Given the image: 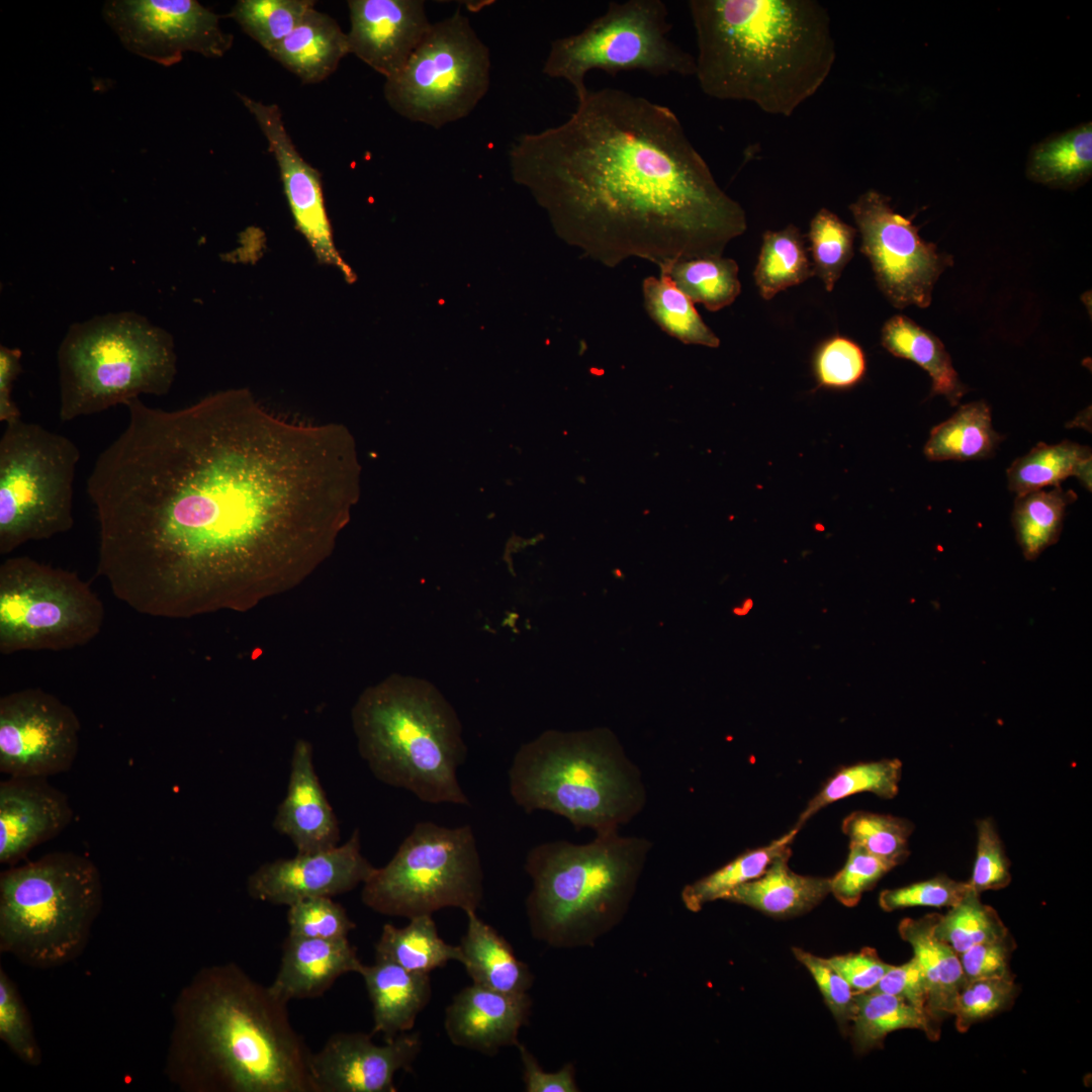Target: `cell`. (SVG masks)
Here are the masks:
<instances>
[{
  "mask_svg": "<svg viewBox=\"0 0 1092 1092\" xmlns=\"http://www.w3.org/2000/svg\"><path fill=\"white\" fill-rule=\"evenodd\" d=\"M467 928L461 939L462 965L473 984L505 993H527L533 976L511 944L476 911H466Z\"/></svg>",
  "mask_w": 1092,
  "mask_h": 1092,
  "instance_id": "f546056e",
  "label": "cell"
},
{
  "mask_svg": "<svg viewBox=\"0 0 1092 1092\" xmlns=\"http://www.w3.org/2000/svg\"><path fill=\"white\" fill-rule=\"evenodd\" d=\"M523 1068L524 1083L527 1092H576L578 1091L574 1080V1069L571 1064L563 1066L559 1071L546 1073L543 1071L533 1055L522 1044L518 1043Z\"/></svg>",
  "mask_w": 1092,
  "mask_h": 1092,
  "instance_id": "91938a15",
  "label": "cell"
},
{
  "mask_svg": "<svg viewBox=\"0 0 1092 1092\" xmlns=\"http://www.w3.org/2000/svg\"><path fill=\"white\" fill-rule=\"evenodd\" d=\"M87 493L97 573L135 612L176 618L225 604L248 576L306 568L331 547L357 493L352 439L291 422L245 389L176 411L128 401Z\"/></svg>",
  "mask_w": 1092,
  "mask_h": 1092,
  "instance_id": "6da1fadb",
  "label": "cell"
},
{
  "mask_svg": "<svg viewBox=\"0 0 1092 1092\" xmlns=\"http://www.w3.org/2000/svg\"><path fill=\"white\" fill-rule=\"evenodd\" d=\"M362 963L348 937L316 939L287 934L279 968L269 985L285 1002L325 994L343 975L358 973Z\"/></svg>",
  "mask_w": 1092,
  "mask_h": 1092,
  "instance_id": "d4e9b609",
  "label": "cell"
},
{
  "mask_svg": "<svg viewBox=\"0 0 1092 1092\" xmlns=\"http://www.w3.org/2000/svg\"><path fill=\"white\" fill-rule=\"evenodd\" d=\"M1001 440L993 429L989 405L974 401L933 427L923 452L931 461L983 459L993 454Z\"/></svg>",
  "mask_w": 1092,
  "mask_h": 1092,
  "instance_id": "836d02e7",
  "label": "cell"
},
{
  "mask_svg": "<svg viewBox=\"0 0 1092 1092\" xmlns=\"http://www.w3.org/2000/svg\"><path fill=\"white\" fill-rule=\"evenodd\" d=\"M642 293L648 315L667 335L686 345L719 347L717 335L666 272L659 271L658 277H646L642 282Z\"/></svg>",
  "mask_w": 1092,
  "mask_h": 1092,
  "instance_id": "74e56055",
  "label": "cell"
},
{
  "mask_svg": "<svg viewBox=\"0 0 1092 1092\" xmlns=\"http://www.w3.org/2000/svg\"><path fill=\"white\" fill-rule=\"evenodd\" d=\"M841 829L850 842L894 867L909 856V838L914 824L905 818L868 811H854L842 821Z\"/></svg>",
  "mask_w": 1092,
  "mask_h": 1092,
  "instance_id": "bcb514c9",
  "label": "cell"
},
{
  "mask_svg": "<svg viewBox=\"0 0 1092 1092\" xmlns=\"http://www.w3.org/2000/svg\"><path fill=\"white\" fill-rule=\"evenodd\" d=\"M1076 498L1075 491L1063 489L1060 485L1016 496L1011 520L1017 543L1026 560H1035L1058 542L1066 509Z\"/></svg>",
  "mask_w": 1092,
  "mask_h": 1092,
  "instance_id": "8d00e7d4",
  "label": "cell"
},
{
  "mask_svg": "<svg viewBox=\"0 0 1092 1092\" xmlns=\"http://www.w3.org/2000/svg\"><path fill=\"white\" fill-rule=\"evenodd\" d=\"M102 14L125 49L166 67L186 52L219 58L233 46L220 16L195 0H111Z\"/></svg>",
  "mask_w": 1092,
  "mask_h": 1092,
  "instance_id": "2e32d148",
  "label": "cell"
},
{
  "mask_svg": "<svg viewBox=\"0 0 1092 1092\" xmlns=\"http://www.w3.org/2000/svg\"><path fill=\"white\" fill-rule=\"evenodd\" d=\"M372 1034L337 1032L311 1053L314 1092H395L394 1075L410 1070L422 1046L420 1034L401 1033L383 1045Z\"/></svg>",
  "mask_w": 1092,
  "mask_h": 1092,
  "instance_id": "d6986e66",
  "label": "cell"
},
{
  "mask_svg": "<svg viewBox=\"0 0 1092 1092\" xmlns=\"http://www.w3.org/2000/svg\"><path fill=\"white\" fill-rule=\"evenodd\" d=\"M508 777L525 812H552L596 834L618 831L647 800L640 769L606 728L547 730L519 748Z\"/></svg>",
  "mask_w": 1092,
  "mask_h": 1092,
  "instance_id": "52a82bcc",
  "label": "cell"
},
{
  "mask_svg": "<svg viewBox=\"0 0 1092 1092\" xmlns=\"http://www.w3.org/2000/svg\"><path fill=\"white\" fill-rule=\"evenodd\" d=\"M652 845L612 831L587 843L555 840L530 849L526 910L533 936L555 947L592 945L625 915Z\"/></svg>",
  "mask_w": 1092,
  "mask_h": 1092,
  "instance_id": "8992f818",
  "label": "cell"
},
{
  "mask_svg": "<svg viewBox=\"0 0 1092 1092\" xmlns=\"http://www.w3.org/2000/svg\"><path fill=\"white\" fill-rule=\"evenodd\" d=\"M375 959L392 962L401 968L422 974L444 967L450 961L462 963L460 945L444 941L432 915L410 919L401 928L385 923L375 944Z\"/></svg>",
  "mask_w": 1092,
  "mask_h": 1092,
  "instance_id": "e575fe53",
  "label": "cell"
},
{
  "mask_svg": "<svg viewBox=\"0 0 1092 1092\" xmlns=\"http://www.w3.org/2000/svg\"><path fill=\"white\" fill-rule=\"evenodd\" d=\"M531 999L527 993H505L477 984L463 988L445 1011L444 1026L450 1041L493 1056L499 1049L518 1045Z\"/></svg>",
  "mask_w": 1092,
  "mask_h": 1092,
  "instance_id": "7402d4cb",
  "label": "cell"
},
{
  "mask_svg": "<svg viewBox=\"0 0 1092 1092\" xmlns=\"http://www.w3.org/2000/svg\"><path fill=\"white\" fill-rule=\"evenodd\" d=\"M816 388L850 389L867 372V358L861 347L849 338L834 335L816 348L812 358Z\"/></svg>",
  "mask_w": 1092,
  "mask_h": 1092,
  "instance_id": "7dc6e473",
  "label": "cell"
},
{
  "mask_svg": "<svg viewBox=\"0 0 1092 1092\" xmlns=\"http://www.w3.org/2000/svg\"><path fill=\"white\" fill-rule=\"evenodd\" d=\"M21 351L0 346V421L5 425L21 419L12 399L13 383L21 372Z\"/></svg>",
  "mask_w": 1092,
  "mask_h": 1092,
  "instance_id": "94428289",
  "label": "cell"
},
{
  "mask_svg": "<svg viewBox=\"0 0 1092 1092\" xmlns=\"http://www.w3.org/2000/svg\"><path fill=\"white\" fill-rule=\"evenodd\" d=\"M101 875L87 856L51 852L0 875V951L36 969L85 948L102 909Z\"/></svg>",
  "mask_w": 1092,
  "mask_h": 1092,
  "instance_id": "9c48e42d",
  "label": "cell"
},
{
  "mask_svg": "<svg viewBox=\"0 0 1092 1092\" xmlns=\"http://www.w3.org/2000/svg\"><path fill=\"white\" fill-rule=\"evenodd\" d=\"M1092 171V126L1087 123L1038 144L1031 152L1027 174L1039 183L1072 187Z\"/></svg>",
  "mask_w": 1092,
  "mask_h": 1092,
  "instance_id": "f35d334b",
  "label": "cell"
},
{
  "mask_svg": "<svg viewBox=\"0 0 1092 1092\" xmlns=\"http://www.w3.org/2000/svg\"><path fill=\"white\" fill-rule=\"evenodd\" d=\"M483 871L470 825L417 823L391 859L363 884L362 902L388 916L413 918L447 907L476 911Z\"/></svg>",
  "mask_w": 1092,
  "mask_h": 1092,
  "instance_id": "30bf717a",
  "label": "cell"
},
{
  "mask_svg": "<svg viewBox=\"0 0 1092 1092\" xmlns=\"http://www.w3.org/2000/svg\"><path fill=\"white\" fill-rule=\"evenodd\" d=\"M1091 463L1088 446L1067 440L1054 445L1038 443L1011 463L1006 471L1008 488L1021 495L1060 485L1066 478L1076 476L1090 490Z\"/></svg>",
  "mask_w": 1092,
  "mask_h": 1092,
  "instance_id": "d6a6232c",
  "label": "cell"
},
{
  "mask_svg": "<svg viewBox=\"0 0 1092 1092\" xmlns=\"http://www.w3.org/2000/svg\"><path fill=\"white\" fill-rule=\"evenodd\" d=\"M857 230L836 213L822 207L810 221L808 241L814 273L827 291H832L853 257Z\"/></svg>",
  "mask_w": 1092,
  "mask_h": 1092,
  "instance_id": "ee69618b",
  "label": "cell"
},
{
  "mask_svg": "<svg viewBox=\"0 0 1092 1092\" xmlns=\"http://www.w3.org/2000/svg\"><path fill=\"white\" fill-rule=\"evenodd\" d=\"M312 7L311 0H240L229 16L269 53Z\"/></svg>",
  "mask_w": 1092,
  "mask_h": 1092,
  "instance_id": "f6af8a7d",
  "label": "cell"
},
{
  "mask_svg": "<svg viewBox=\"0 0 1092 1092\" xmlns=\"http://www.w3.org/2000/svg\"><path fill=\"white\" fill-rule=\"evenodd\" d=\"M490 54L459 11L432 22L395 76L385 79L387 104L400 116L434 128L466 117L490 86Z\"/></svg>",
  "mask_w": 1092,
  "mask_h": 1092,
  "instance_id": "5bb4252c",
  "label": "cell"
},
{
  "mask_svg": "<svg viewBox=\"0 0 1092 1092\" xmlns=\"http://www.w3.org/2000/svg\"><path fill=\"white\" fill-rule=\"evenodd\" d=\"M239 98L254 116L275 157L296 229L302 232L323 229L329 216L321 174L299 155L284 126L280 108L243 94Z\"/></svg>",
  "mask_w": 1092,
  "mask_h": 1092,
  "instance_id": "cb8c5ba5",
  "label": "cell"
},
{
  "mask_svg": "<svg viewBox=\"0 0 1092 1092\" xmlns=\"http://www.w3.org/2000/svg\"><path fill=\"white\" fill-rule=\"evenodd\" d=\"M1016 944L1007 935L977 944L960 953V961L967 982L986 978L1013 977L1009 962Z\"/></svg>",
  "mask_w": 1092,
  "mask_h": 1092,
  "instance_id": "9f6ffc18",
  "label": "cell"
},
{
  "mask_svg": "<svg viewBox=\"0 0 1092 1092\" xmlns=\"http://www.w3.org/2000/svg\"><path fill=\"white\" fill-rule=\"evenodd\" d=\"M935 933L959 954L977 944L1001 938L1009 933L994 908L984 904L971 888L956 905L938 914Z\"/></svg>",
  "mask_w": 1092,
  "mask_h": 1092,
  "instance_id": "7bdbcfd3",
  "label": "cell"
},
{
  "mask_svg": "<svg viewBox=\"0 0 1092 1092\" xmlns=\"http://www.w3.org/2000/svg\"><path fill=\"white\" fill-rule=\"evenodd\" d=\"M695 76L715 99L791 116L836 59L827 9L814 0H691Z\"/></svg>",
  "mask_w": 1092,
  "mask_h": 1092,
  "instance_id": "277c9868",
  "label": "cell"
},
{
  "mask_svg": "<svg viewBox=\"0 0 1092 1092\" xmlns=\"http://www.w3.org/2000/svg\"><path fill=\"white\" fill-rule=\"evenodd\" d=\"M349 50L389 79L398 74L432 22L423 0H350Z\"/></svg>",
  "mask_w": 1092,
  "mask_h": 1092,
  "instance_id": "ffe728a7",
  "label": "cell"
},
{
  "mask_svg": "<svg viewBox=\"0 0 1092 1092\" xmlns=\"http://www.w3.org/2000/svg\"><path fill=\"white\" fill-rule=\"evenodd\" d=\"M304 84H316L350 54L347 33L330 15L310 8L298 25L268 53Z\"/></svg>",
  "mask_w": 1092,
  "mask_h": 1092,
  "instance_id": "83f0119b",
  "label": "cell"
},
{
  "mask_svg": "<svg viewBox=\"0 0 1092 1092\" xmlns=\"http://www.w3.org/2000/svg\"><path fill=\"white\" fill-rule=\"evenodd\" d=\"M827 960L855 993L872 990L892 967L870 947Z\"/></svg>",
  "mask_w": 1092,
  "mask_h": 1092,
  "instance_id": "680465c9",
  "label": "cell"
},
{
  "mask_svg": "<svg viewBox=\"0 0 1092 1092\" xmlns=\"http://www.w3.org/2000/svg\"><path fill=\"white\" fill-rule=\"evenodd\" d=\"M870 991L898 996L933 1020L928 1011L929 994L926 978L914 957L903 965L892 966Z\"/></svg>",
  "mask_w": 1092,
  "mask_h": 1092,
  "instance_id": "6f0895ef",
  "label": "cell"
},
{
  "mask_svg": "<svg viewBox=\"0 0 1092 1092\" xmlns=\"http://www.w3.org/2000/svg\"><path fill=\"white\" fill-rule=\"evenodd\" d=\"M1018 993L1013 977L968 981L957 999L953 1016L960 1032L1009 1008Z\"/></svg>",
  "mask_w": 1092,
  "mask_h": 1092,
  "instance_id": "681fc988",
  "label": "cell"
},
{
  "mask_svg": "<svg viewBox=\"0 0 1092 1092\" xmlns=\"http://www.w3.org/2000/svg\"><path fill=\"white\" fill-rule=\"evenodd\" d=\"M104 622L100 598L75 572L28 556L0 565V652L63 651L91 642Z\"/></svg>",
  "mask_w": 1092,
  "mask_h": 1092,
  "instance_id": "4fadbf2b",
  "label": "cell"
},
{
  "mask_svg": "<svg viewBox=\"0 0 1092 1092\" xmlns=\"http://www.w3.org/2000/svg\"><path fill=\"white\" fill-rule=\"evenodd\" d=\"M362 854L360 832L331 849L296 853L267 861L247 879V892L255 900L290 906L314 897H334L355 889L374 872Z\"/></svg>",
  "mask_w": 1092,
  "mask_h": 1092,
  "instance_id": "ac0fdd59",
  "label": "cell"
},
{
  "mask_svg": "<svg viewBox=\"0 0 1092 1092\" xmlns=\"http://www.w3.org/2000/svg\"><path fill=\"white\" fill-rule=\"evenodd\" d=\"M288 1003L240 966L204 967L172 1007L165 1073L184 1092H314Z\"/></svg>",
  "mask_w": 1092,
  "mask_h": 1092,
  "instance_id": "3957f363",
  "label": "cell"
},
{
  "mask_svg": "<svg viewBox=\"0 0 1092 1092\" xmlns=\"http://www.w3.org/2000/svg\"><path fill=\"white\" fill-rule=\"evenodd\" d=\"M509 163L556 233L606 267L722 256L747 229L676 114L622 89L588 90L563 123L519 135Z\"/></svg>",
  "mask_w": 1092,
  "mask_h": 1092,
  "instance_id": "7a4b0ae2",
  "label": "cell"
},
{
  "mask_svg": "<svg viewBox=\"0 0 1092 1092\" xmlns=\"http://www.w3.org/2000/svg\"><path fill=\"white\" fill-rule=\"evenodd\" d=\"M361 757L380 782L430 804L470 805L457 777L467 748L452 705L430 681L394 676L353 711Z\"/></svg>",
  "mask_w": 1092,
  "mask_h": 1092,
  "instance_id": "5b68a950",
  "label": "cell"
},
{
  "mask_svg": "<svg viewBox=\"0 0 1092 1092\" xmlns=\"http://www.w3.org/2000/svg\"><path fill=\"white\" fill-rule=\"evenodd\" d=\"M902 762L897 758L858 762L838 769L808 802L795 827L804 823L827 805L849 796L870 792L884 799L899 791Z\"/></svg>",
  "mask_w": 1092,
  "mask_h": 1092,
  "instance_id": "60d3db41",
  "label": "cell"
},
{
  "mask_svg": "<svg viewBox=\"0 0 1092 1092\" xmlns=\"http://www.w3.org/2000/svg\"><path fill=\"white\" fill-rule=\"evenodd\" d=\"M894 868L860 845L849 842V852L843 868L830 878V894L844 906L853 907L864 892L873 889L880 879Z\"/></svg>",
  "mask_w": 1092,
  "mask_h": 1092,
  "instance_id": "f5cc1de1",
  "label": "cell"
},
{
  "mask_svg": "<svg viewBox=\"0 0 1092 1092\" xmlns=\"http://www.w3.org/2000/svg\"><path fill=\"white\" fill-rule=\"evenodd\" d=\"M80 730L74 710L40 688L2 696L1 772L48 778L69 770L78 754Z\"/></svg>",
  "mask_w": 1092,
  "mask_h": 1092,
  "instance_id": "e0dca14e",
  "label": "cell"
},
{
  "mask_svg": "<svg viewBox=\"0 0 1092 1092\" xmlns=\"http://www.w3.org/2000/svg\"><path fill=\"white\" fill-rule=\"evenodd\" d=\"M938 914L905 918L899 933L913 949L928 986V1011L933 1020L952 1015L960 992L967 983L959 953L935 933Z\"/></svg>",
  "mask_w": 1092,
  "mask_h": 1092,
  "instance_id": "f1b7e54d",
  "label": "cell"
},
{
  "mask_svg": "<svg viewBox=\"0 0 1092 1092\" xmlns=\"http://www.w3.org/2000/svg\"><path fill=\"white\" fill-rule=\"evenodd\" d=\"M799 830L794 826L767 845L746 850L725 866L687 885L681 891L686 908L698 912L705 904L723 900L736 887L760 877L777 856L791 850V843Z\"/></svg>",
  "mask_w": 1092,
  "mask_h": 1092,
  "instance_id": "ab89813d",
  "label": "cell"
},
{
  "mask_svg": "<svg viewBox=\"0 0 1092 1092\" xmlns=\"http://www.w3.org/2000/svg\"><path fill=\"white\" fill-rule=\"evenodd\" d=\"M791 853L777 856L760 877L736 887L723 900L780 919L812 910L830 894V878L793 872L788 864Z\"/></svg>",
  "mask_w": 1092,
  "mask_h": 1092,
  "instance_id": "4316f807",
  "label": "cell"
},
{
  "mask_svg": "<svg viewBox=\"0 0 1092 1092\" xmlns=\"http://www.w3.org/2000/svg\"><path fill=\"white\" fill-rule=\"evenodd\" d=\"M667 16L661 0L610 2L581 31L552 41L542 72L567 81L576 100L589 90L585 77L595 70L695 76V57L669 39Z\"/></svg>",
  "mask_w": 1092,
  "mask_h": 1092,
  "instance_id": "7c38bea8",
  "label": "cell"
},
{
  "mask_svg": "<svg viewBox=\"0 0 1092 1092\" xmlns=\"http://www.w3.org/2000/svg\"><path fill=\"white\" fill-rule=\"evenodd\" d=\"M805 236L794 224L766 231L753 271L760 296L772 299L779 292L815 276Z\"/></svg>",
  "mask_w": 1092,
  "mask_h": 1092,
  "instance_id": "d590c367",
  "label": "cell"
},
{
  "mask_svg": "<svg viewBox=\"0 0 1092 1092\" xmlns=\"http://www.w3.org/2000/svg\"><path fill=\"white\" fill-rule=\"evenodd\" d=\"M970 887L946 876H937L896 889H887L879 896L880 907L887 912L909 907H951L962 900Z\"/></svg>",
  "mask_w": 1092,
  "mask_h": 1092,
  "instance_id": "db71d44e",
  "label": "cell"
},
{
  "mask_svg": "<svg viewBox=\"0 0 1092 1092\" xmlns=\"http://www.w3.org/2000/svg\"><path fill=\"white\" fill-rule=\"evenodd\" d=\"M273 828L291 840L297 853L339 845V821L316 775L312 747L305 740H298L293 748L286 794Z\"/></svg>",
  "mask_w": 1092,
  "mask_h": 1092,
  "instance_id": "603a6c76",
  "label": "cell"
},
{
  "mask_svg": "<svg viewBox=\"0 0 1092 1092\" xmlns=\"http://www.w3.org/2000/svg\"><path fill=\"white\" fill-rule=\"evenodd\" d=\"M176 364L173 337L134 311L75 323L58 350L60 420L125 405L141 394L164 395Z\"/></svg>",
  "mask_w": 1092,
  "mask_h": 1092,
  "instance_id": "ba28073f",
  "label": "cell"
},
{
  "mask_svg": "<svg viewBox=\"0 0 1092 1092\" xmlns=\"http://www.w3.org/2000/svg\"><path fill=\"white\" fill-rule=\"evenodd\" d=\"M881 343L893 356L910 360L925 370L932 380V394L943 395L951 405L960 402L967 387L936 336L911 318L897 314L884 324Z\"/></svg>",
  "mask_w": 1092,
  "mask_h": 1092,
  "instance_id": "4dcf8cb0",
  "label": "cell"
},
{
  "mask_svg": "<svg viewBox=\"0 0 1092 1092\" xmlns=\"http://www.w3.org/2000/svg\"><path fill=\"white\" fill-rule=\"evenodd\" d=\"M848 208L861 237L860 251L889 302L899 309L929 306L934 284L952 264L951 257L924 241L912 220L876 190L866 191Z\"/></svg>",
  "mask_w": 1092,
  "mask_h": 1092,
  "instance_id": "9a60e30c",
  "label": "cell"
},
{
  "mask_svg": "<svg viewBox=\"0 0 1092 1092\" xmlns=\"http://www.w3.org/2000/svg\"><path fill=\"white\" fill-rule=\"evenodd\" d=\"M0 1038L23 1063L36 1067L41 1052L28 1010L6 971L0 968Z\"/></svg>",
  "mask_w": 1092,
  "mask_h": 1092,
  "instance_id": "c3c4849f",
  "label": "cell"
},
{
  "mask_svg": "<svg viewBox=\"0 0 1092 1092\" xmlns=\"http://www.w3.org/2000/svg\"><path fill=\"white\" fill-rule=\"evenodd\" d=\"M796 959L809 971L842 1032L850 1027L855 992L827 959L794 947Z\"/></svg>",
  "mask_w": 1092,
  "mask_h": 1092,
  "instance_id": "11a10c76",
  "label": "cell"
},
{
  "mask_svg": "<svg viewBox=\"0 0 1092 1092\" xmlns=\"http://www.w3.org/2000/svg\"><path fill=\"white\" fill-rule=\"evenodd\" d=\"M664 272L694 303H701L710 311L729 306L741 292L738 264L730 258L682 260Z\"/></svg>",
  "mask_w": 1092,
  "mask_h": 1092,
  "instance_id": "b9f144b4",
  "label": "cell"
},
{
  "mask_svg": "<svg viewBox=\"0 0 1092 1092\" xmlns=\"http://www.w3.org/2000/svg\"><path fill=\"white\" fill-rule=\"evenodd\" d=\"M977 825V846L969 887L981 895L1007 887L1011 882L1010 861L1003 842L991 818L980 819Z\"/></svg>",
  "mask_w": 1092,
  "mask_h": 1092,
  "instance_id": "816d5d0a",
  "label": "cell"
},
{
  "mask_svg": "<svg viewBox=\"0 0 1092 1092\" xmlns=\"http://www.w3.org/2000/svg\"><path fill=\"white\" fill-rule=\"evenodd\" d=\"M358 974L372 1004L371 1034L381 1033L385 1041H390L408 1032L430 1001L429 974L411 972L382 959H375L372 965L362 964Z\"/></svg>",
  "mask_w": 1092,
  "mask_h": 1092,
  "instance_id": "484cf974",
  "label": "cell"
},
{
  "mask_svg": "<svg viewBox=\"0 0 1092 1092\" xmlns=\"http://www.w3.org/2000/svg\"><path fill=\"white\" fill-rule=\"evenodd\" d=\"M849 1028L853 1050L859 1055L883 1046L886 1036L899 1029L922 1030L930 1040L940 1034V1024L907 1001L878 991L855 993Z\"/></svg>",
  "mask_w": 1092,
  "mask_h": 1092,
  "instance_id": "1f68e13d",
  "label": "cell"
},
{
  "mask_svg": "<svg viewBox=\"0 0 1092 1092\" xmlns=\"http://www.w3.org/2000/svg\"><path fill=\"white\" fill-rule=\"evenodd\" d=\"M287 924L289 935L316 939L346 938L356 927L332 897L308 898L288 906Z\"/></svg>",
  "mask_w": 1092,
  "mask_h": 1092,
  "instance_id": "f907efd6",
  "label": "cell"
},
{
  "mask_svg": "<svg viewBox=\"0 0 1092 1092\" xmlns=\"http://www.w3.org/2000/svg\"><path fill=\"white\" fill-rule=\"evenodd\" d=\"M65 793L47 778L8 777L0 783V862L13 864L72 821Z\"/></svg>",
  "mask_w": 1092,
  "mask_h": 1092,
  "instance_id": "44dd1931",
  "label": "cell"
},
{
  "mask_svg": "<svg viewBox=\"0 0 1092 1092\" xmlns=\"http://www.w3.org/2000/svg\"><path fill=\"white\" fill-rule=\"evenodd\" d=\"M80 451L68 437L21 419L0 439V553L50 539L74 525Z\"/></svg>",
  "mask_w": 1092,
  "mask_h": 1092,
  "instance_id": "8fae6325",
  "label": "cell"
}]
</instances>
